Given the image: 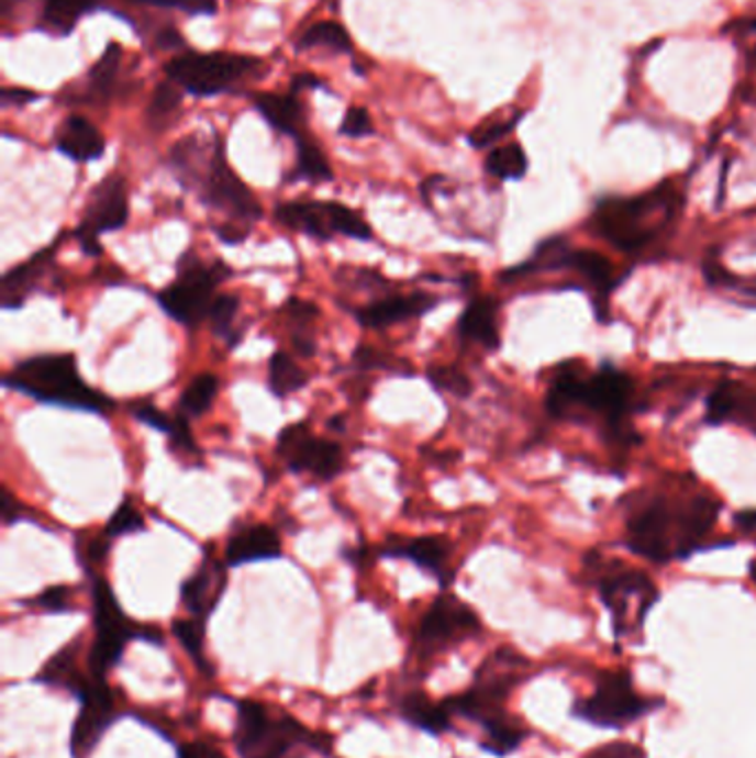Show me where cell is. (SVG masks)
Segmentation results:
<instances>
[{"label":"cell","mask_w":756,"mask_h":758,"mask_svg":"<svg viewBox=\"0 0 756 758\" xmlns=\"http://www.w3.org/2000/svg\"><path fill=\"white\" fill-rule=\"evenodd\" d=\"M721 501L701 483H659L627 497L625 544L655 564L688 559L703 548L719 515Z\"/></svg>","instance_id":"6da1fadb"},{"label":"cell","mask_w":756,"mask_h":758,"mask_svg":"<svg viewBox=\"0 0 756 758\" xmlns=\"http://www.w3.org/2000/svg\"><path fill=\"white\" fill-rule=\"evenodd\" d=\"M633 400V377L614 364H601L590 372L579 361H568L553 377L546 411L562 422H599L612 444L633 446L637 439L630 424Z\"/></svg>","instance_id":"7a4b0ae2"},{"label":"cell","mask_w":756,"mask_h":758,"mask_svg":"<svg viewBox=\"0 0 756 758\" xmlns=\"http://www.w3.org/2000/svg\"><path fill=\"white\" fill-rule=\"evenodd\" d=\"M681 209V189L662 182L646 193L599 200L590 215V228L625 256H640L672 231Z\"/></svg>","instance_id":"3957f363"},{"label":"cell","mask_w":756,"mask_h":758,"mask_svg":"<svg viewBox=\"0 0 756 758\" xmlns=\"http://www.w3.org/2000/svg\"><path fill=\"white\" fill-rule=\"evenodd\" d=\"M171 165L180 180L198 191L204 204L229 215L226 222L251 228L263 218V207L254 191L229 167L222 141L204 147L200 138L189 136L171 149Z\"/></svg>","instance_id":"277c9868"},{"label":"cell","mask_w":756,"mask_h":758,"mask_svg":"<svg viewBox=\"0 0 756 758\" xmlns=\"http://www.w3.org/2000/svg\"><path fill=\"white\" fill-rule=\"evenodd\" d=\"M5 387L36 402L87 413L113 411V400L80 377L76 355L49 353L19 361L5 377Z\"/></svg>","instance_id":"5b68a950"},{"label":"cell","mask_w":756,"mask_h":758,"mask_svg":"<svg viewBox=\"0 0 756 758\" xmlns=\"http://www.w3.org/2000/svg\"><path fill=\"white\" fill-rule=\"evenodd\" d=\"M594 575L599 597L614 618L616 635H621L623 629L640 627L659 599L653 579L646 572L627 568L616 559H594Z\"/></svg>","instance_id":"8992f818"},{"label":"cell","mask_w":756,"mask_h":758,"mask_svg":"<svg viewBox=\"0 0 756 758\" xmlns=\"http://www.w3.org/2000/svg\"><path fill=\"white\" fill-rule=\"evenodd\" d=\"M231 276L224 263L204 265L193 253H185L178 263V278L158 293L163 311L185 326H196L209 317L215 289Z\"/></svg>","instance_id":"52a82bcc"},{"label":"cell","mask_w":756,"mask_h":758,"mask_svg":"<svg viewBox=\"0 0 756 758\" xmlns=\"http://www.w3.org/2000/svg\"><path fill=\"white\" fill-rule=\"evenodd\" d=\"M260 69V60L237 54H180L167 63L169 80L178 82L185 91L209 98L229 91L233 85Z\"/></svg>","instance_id":"ba28073f"},{"label":"cell","mask_w":756,"mask_h":758,"mask_svg":"<svg viewBox=\"0 0 756 758\" xmlns=\"http://www.w3.org/2000/svg\"><path fill=\"white\" fill-rule=\"evenodd\" d=\"M651 710V703L642 699L627 675L601 677L594 694L577 705L579 718L597 727H625Z\"/></svg>","instance_id":"9c48e42d"},{"label":"cell","mask_w":756,"mask_h":758,"mask_svg":"<svg viewBox=\"0 0 756 758\" xmlns=\"http://www.w3.org/2000/svg\"><path fill=\"white\" fill-rule=\"evenodd\" d=\"M278 455L293 472H311L318 479H333L344 468V450L337 442L313 437L309 424L298 422L282 428Z\"/></svg>","instance_id":"30bf717a"},{"label":"cell","mask_w":756,"mask_h":758,"mask_svg":"<svg viewBox=\"0 0 756 758\" xmlns=\"http://www.w3.org/2000/svg\"><path fill=\"white\" fill-rule=\"evenodd\" d=\"M74 696L80 699L82 707L71 729V754L74 758H87L100 736L109 729V725L115 721V707L113 696L104 683V679L91 677L85 679L74 688Z\"/></svg>","instance_id":"8fae6325"},{"label":"cell","mask_w":756,"mask_h":758,"mask_svg":"<svg viewBox=\"0 0 756 758\" xmlns=\"http://www.w3.org/2000/svg\"><path fill=\"white\" fill-rule=\"evenodd\" d=\"M130 220V196L127 182L122 176H109L87 198V207L82 213V222L76 233L100 235L109 231H118Z\"/></svg>","instance_id":"7c38bea8"},{"label":"cell","mask_w":756,"mask_h":758,"mask_svg":"<svg viewBox=\"0 0 756 758\" xmlns=\"http://www.w3.org/2000/svg\"><path fill=\"white\" fill-rule=\"evenodd\" d=\"M479 629V618L470 605L444 594L440 597L420 625V639L426 644H446L464 639Z\"/></svg>","instance_id":"4fadbf2b"},{"label":"cell","mask_w":756,"mask_h":758,"mask_svg":"<svg viewBox=\"0 0 756 758\" xmlns=\"http://www.w3.org/2000/svg\"><path fill=\"white\" fill-rule=\"evenodd\" d=\"M562 269L575 271L581 282L592 291V302L597 306V317L605 320V309H608V298L612 289L619 285L621 278H616L614 267L610 260H605L601 253L590 250V248H572L568 246Z\"/></svg>","instance_id":"5bb4252c"},{"label":"cell","mask_w":756,"mask_h":758,"mask_svg":"<svg viewBox=\"0 0 756 758\" xmlns=\"http://www.w3.org/2000/svg\"><path fill=\"white\" fill-rule=\"evenodd\" d=\"M437 298L431 293H411V296H391L377 300L355 313L357 322L364 328H387L398 322L420 317L437 306Z\"/></svg>","instance_id":"9a60e30c"},{"label":"cell","mask_w":756,"mask_h":758,"mask_svg":"<svg viewBox=\"0 0 756 758\" xmlns=\"http://www.w3.org/2000/svg\"><path fill=\"white\" fill-rule=\"evenodd\" d=\"M226 588V570L218 559H204V564L182 583V605L198 618H204L215 610Z\"/></svg>","instance_id":"2e32d148"},{"label":"cell","mask_w":756,"mask_h":758,"mask_svg":"<svg viewBox=\"0 0 756 758\" xmlns=\"http://www.w3.org/2000/svg\"><path fill=\"white\" fill-rule=\"evenodd\" d=\"M282 555L280 535L271 526H248L235 533L224 550V561L231 568L256 564V561H271Z\"/></svg>","instance_id":"e0dca14e"},{"label":"cell","mask_w":756,"mask_h":758,"mask_svg":"<svg viewBox=\"0 0 756 758\" xmlns=\"http://www.w3.org/2000/svg\"><path fill=\"white\" fill-rule=\"evenodd\" d=\"M54 145L60 154L76 163H91L102 158L104 154V138L98 126L82 115H69L56 130Z\"/></svg>","instance_id":"ac0fdd59"},{"label":"cell","mask_w":756,"mask_h":758,"mask_svg":"<svg viewBox=\"0 0 756 758\" xmlns=\"http://www.w3.org/2000/svg\"><path fill=\"white\" fill-rule=\"evenodd\" d=\"M93 599V625L98 637H113L122 642L138 639L141 625L124 614L113 597L111 586L104 579H96L91 588Z\"/></svg>","instance_id":"d6986e66"},{"label":"cell","mask_w":756,"mask_h":758,"mask_svg":"<svg viewBox=\"0 0 756 758\" xmlns=\"http://www.w3.org/2000/svg\"><path fill=\"white\" fill-rule=\"evenodd\" d=\"M497 315H499V304L494 298L479 296V298L470 300L466 311L459 317L462 339L479 344L486 350H497L501 344Z\"/></svg>","instance_id":"ffe728a7"},{"label":"cell","mask_w":756,"mask_h":758,"mask_svg":"<svg viewBox=\"0 0 756 758\" xmlns=\"http://www.w3.org/2000/svg\"><path fill=\"white\" fill-rule=\"evenodd\" d=\"M276 218L280 224L322 242H329L335 235L333 224H331L329 202H318V200L285 202V204H278Z\"/></svg>","instance_id":"44dd1931"},{"label":"cell","mask_w":756,"mask_h":758,"mask_svg":"<svg viewBox=\"0 0 756 758\" xmlns=\"http://www.w3.org/2000/svg\"><path fill=\"white\" fill-rule=\"evenodd\" d=\"M387 557H404L418 564L420 568L433 572L440 577L442 586H448L451 572L446 570L448 557H451V544L446 537L433 535V537H418L413 542H402V544H389L385 550Z\"/></svg>","instance_id":"7402d4cb"},{"label":"cell","mask_w":756,"mask_h":758,"mask_svg":"<svg viewBox=\"0 0 756 758\" xmlns=\"http://www.w3.org/2000/svg\"><path fill=\"white\" fill-rule=\"evenodd\" d=\"M52 253L54 248L41 250L30 263L19 265L5 274L3 285H0V291H3L0 304H3V309L14 311L25 304V300L36 291V285L45 278V271L52 265Z\"/></svg>","instance_id":"603a6c76"},{"label":"cell","mask_w":756,"mask_h":758,"mask_svg":"<svg viewBox=\"0 0 756 758\" xmlns=\"http://www.w3.org/2000/svg\"><path fill=\"white\" fill-rule=\"evenodd\" d=\"M256 109L265 115V120L274 126V130L293 136L296 141L304 136V104L296 96H282V93H256L254 96Z\"/></svg>","instance_id":"cb8c5ba5"},{"label":"cell","mask_w":756,"mask_h":758,"mask_svg":"<svg viewBox=\"0 0 756 758\" xmlns=\"http://www.w3.org/2000/svg\"><path fill=\"white\" fill-rule=\"evenodd\" d=\"M274 721L269 718L267 710L254 701L237 703V729H235V747L242 758H254L263 743L267 740Z\"/></svg>","instance_id":"d4e9b609"},{"label":"cell","mask_w":756,"mask_h":758,"mask_svg":"<svg viewBox=\"0 0 756 758\" xmlns=\"http://www.w3.org/2000/svg\"><path fill=\"white\" fill-rule=\"evenodd\" d=\"M309 384V375L285 350L274 353L269 361V389L276 398H289Z\"/></svg>","instance_id":"484cf974"},{"label":"cell","mask_w":756,"mask_h":758,"mask_svg":"<svg viewBox=\"0 0 756 758\" xmlns=\"http://www.w3.org/2000/svg\"><path fill=\"white\" fill-rule=\"evenodd\" d=\"M100 5V0H45L43 25L56 34H69L76 23L91 10Z\"/></svg>","instance_id":"4316f807"},{"label":"cell","mask_w":756,"mask_h":758,"mask_svg":"<svg viewBox=\"0 0 756 758\" xmlns=\"http://www.w3.org/2000/svg\"><path fill=\"white\" fill-rule=\"evenodd\" d=\"M218 391H220V379L213 372H202L193 377L189 387L180 395L178 413L185 415L187 420L204 415L213 406Z\"/></svg>","instance_id":"83f0119b"},{"label":"cell","mask_w":756,"mask_h":758,"mask_svg":"<svg viewBox=\"0 0 756 758\" xmlns=\"http://www.w3.org/2000/svg\"><path fill=\"white\" fill-rule=\"evenodd\" d=\"M402 716L415 725L422 727L431 734H440L448 729V710L446 705H433L429 696L424 694H409L402 703Z\"/></svg>","instance_id":"f1b7e54d"},{"label":"cell","mask_w":756,"mask_h":758,"mask_svg":"<svg viewBox=\"0 0 756 758\" xmlns=\"http://www.w3.org/2000/svg\"><path fill=\"white\" fill-rule=\"evenodd\" d=\"M296 47H298V52H307V49H331L335 54H351L353 52V43H351L346 30L333 21L311 25L298 38Z\"/></svg>","instance_id":"f546056e"},{"label":"cell","mask_w":756,"mask_h":758,"mask_svg":"<svg viewBox=\"0 0 756 758\" xmlns=\"http://www.w3.org/2000/svg\"><path fill=\"white\" fill-rule=\"evenodd\" d=\"M486 171L497 180H522L529 171L526 152L518 143L494 147L486 158Z\"/></svg>","instance_id":"4dcf8cb0"},{"label":"cell","mask_w":756,"mask_h":758,"mask_svg":"<svg viewBox=\"0 0 756 758\" xmlns=\"http://www.w3.org/2000/svg\"><path fill=\"white\" fill-rule=\"evenodd\" d=\"M80 675L76 672V644L63 648L58 655H54L43 672L36 677L38 683H45L49 688H67L74 692V688L80 683Z\"/></svg>","instance_id":"1f68e13d"},{"label":"cell","mask_w":756,"mask_h":758,"mask_svg":"<svg viewBox=\"0 0 756 758\" xmlns=\"http://www.w3.org/2000/svg\"><path fill=\"white\" fill-rule=\"evenodd\" d=\"M298 176L309 182H331L333 169L324 152L307 136L298 138Z\"/></svg>","instance_id":"d6a6232c"},{"label":"cell","mask_w":756,"mask_h":758,"mask_svg":"<svg viewBox=\"0 0 756 758\" xmlns=\"http://www.w3.org/2000/svg\"><path fill=\"white\" fill-rule=\"evenodd\" d=\"M426 375H429V382L442 393H448V395L459 398V400H464L472 393V382L468 379V375L457 366L437 364V366H431Z\"/></svg>","instance_id":"836d02e7"},{"label":"cell","mask_w":756,"mask_h":758,"mask_svg":"<svg viewBox=\"0 0 756 758\" xmlns=\"http://www.w3.org/2000/svg\"><path fill=\"white\" fill-rule=\"evenodd\" d=\"M122 63V49L118 43H111L104 54L100 56V60L91 67L89 71V80H91V89L98 91L102 98L109 96V91L115 85V76Z\"/></svg>","instance_id":"e575fe53"},{"label":"cell","mask_w":756,"mask_h":758,"mask_svg":"<svg viewBox=\"0 0 756 758\" xmlns=\"http://www.w3.org/2000/svg\"><path fill=\"white\" fill-rule=\"evenodd\" d=\"M182 91L185 89L174 80L158 85V89L154 91L149 111H147V118L154 126H165L167 120L178 111V107L182 102Z\"/></svg>","instance_id":"d590c367"},{"label":"cell","mask_w":756,"mask_h":758,"mask_svg":"<svg viewBox=\"0 0 756 758\" xmlns=\"http://www.w3.org/2000/svg\"><path fill=\"white\" fill-rule=\"evenodd\" d=\"M237 313H240V298L237 296H229V293L215 296V300L211 304V311H209V320H211L213 331L220 337H226L229 346H235L233 328H235Z\"/></svg>","instance_id":"8d00e7d4"},{"label":"cell","mask_w":756,"mask_h":758,"mask_svg":"<svg viewBox=\"0 0 756 758\" xmlns=\"http://www.w3.org/2000/svg\"><path fill=\"white\" fill-rule=\"evenodd\" d=\"M329 211H331V224H333L335 233L346 235V237H355V239H364V242L373 239V228L366 224V220L357 211H353L340 202H329Z\"/></svg>","instance_id":"74e56055"},{"label":"cell","mask_w":756,"mask_h":758,"mask_svg":"<svg viewBox=\"0 0 756 758\" xmlns=\"http://www.w3.org/2000/svg\"><path fill=\"white\" fill-rule=\"evenodd\" d=\"M483 727L488 729V740L483 743V747L497 756L513 751L522 740V732L503 718H488L483 721Z\"/></svg>","instance_id":"f35d334b"},{"label":"cell","mask_w":756,"mask_h":758,"mask_svg":"<svg viewBox=\"0 0 756 758\" xmlns=\"http://www.w3.org/2000/svg\"><path fill=\"white\" fill-rule=\"evenodd\" d=\"M703 271H705V280L712 287H716V289H732L738 296H747V298L756 300V280H752V278H736L719 260H712V258L705 263Z\"/></svg>","instance_id":"ab89813d"},{"label":"cell","mask_w":756,"mask_h":758,"mask_svg":"<svg viewBox=\"0 0 756 758\" xmlns=\"http://www.w3.org/2000/svg\"><path fill=\"white\" fill-rule=\"evenodd\" d=\"M174 635L182 644V648L191 655V659L202 661V646H204V618H176Z\"/></svg>","instance_id":"60d3db41"},{"label":"cell","mask_w":756,"mask_h":758,"mask_svg":"<svg viewBox=\"0 0 756 758\" xmlns=\"http://www.w3.org/2000/svg\"><path fill=\"white\" fill-rule=\"evenodd\" d=\"M520 118H522V113H518V115H513V118H507V120H490V122H483V124H479L477 130L468 136V143H470L475 149H486V147L499 143L501 138H507V136L515 130V126H518Z\"/></svg>","instance_id":"b9f144b4"},{"label":"cell","mask_w":756,"mask_h":758,"mask_svg":"<svg viewBox=\"0 0 756 758\" xmlns=\"http://www.w3.org/2000/svg\"><path fill=\"white\" fill-rule=\"evenodd\" d=\"M145 531V520L143 515L134 509V505L130 501H124L120 509L111 515V520L107 522V528H104V535H109L111 539L115 537H122V535H134V533H141Z\"/></svg>","instance_id":"7bdbcfd3"},{"label":"cell","mask_w":756,"mask_h":758,"mask_svg":"<svg viewBox=\"0 0 756 758\" xmlns=\"http://www.w3.org/2000/svg\"><path fill=\"white\" fill-rule=\"evenodd\" d=\"M353 357H355V364L359 368H382V370H393V372H411L409 361L398 359V357L377 350V348L359 346Z\"/></svg>","instance_id":"ee69618b"},{"label":"cell","mask_w":756,"mask_h":758,"mask_svg":"<svg viewBox=\"0 0 756 758\" xmlns=\"http://www.w3.org/2000/svg\"><path fill=\"white\" fill-rule=\"evenodd\" d=\"M141 5L152 8H165V10H178L189 16H211L218 12V0H134Z\"/></svg>","instance_id":"f6af8a7d"},{"label":"cell","mask_w":756,"mask_h":758,"mask_svg":"<svg viewBox=\"0 0 756 758\" xmlns=\"http://www.w3.org/2000/svg\"><path fill=\"white\" fill-rule=\"evenodd\" d=\"M375 132L373 120L364 107H351L342 120L340 134L346 138H366Z\"/></svg>","instance_id":"bcb514c9"},{"label":"cell","mask_w":756,"mask_h":758,"mask_svg":"<svg viewBox=\"0 0 756 758\" xmlns=\"http://www.w3.org/2000/svg\"><path fill=\"white\" fill-rule=\"evenodd\" d=\"M285 311L293 331H311V324L320 317V309L313 302L298 300V298H291Z\"/></svg>","instance_id":"7dc6e473"},{"label":"cell","mask_w":756,"mask_h":758,"mask_svg":"<svg viewBox=\"0 0 756 758\" xmlns=\"http://www.w3.org/2000/svg\"><path fill=\"white\" fill-rule=\"evenodd\" d=\"M132 413H134V417L138 422H143V424H147V426H152L156 431H163V433H169L171 426H174V420H176V417L171 420L165 411H160L152 402H136V404H132Z\"/></svg>","instance_id":"c3c4849f"},{"label":"cell","mask_w":756,"mask_h":758,"mask_svg":"<svg viewBox=\"0 0 756 758\" xmlns=\"http://www.w3.org/2000/svg\"><path fill=\"white\" fill-rule=\"evenodd\" d=\"M34 605H38L47 612H67V610H71V588L52 586L34 599Z\"/></svg>","instance_id":"681fc988"},{"label":"cell","mask_w":756,"mask_h":758,"mask_svg":"<svg viewBox=\"0 0 756 758\" xmlns=\"http://www.w3.org/2000/svg\"><path fill=\"white\" fill-rule=\"evenodd\" d=\"M167 437H169L174 450H180V453H198L196 439H193L191 428H189V420H187L185 415H178V417L174 420V426H171V431L167 433Z\"/></svg>","instance_id":"f907efd6"},{"label":"cell","mask_w":756,"mask_h":758,"mask_svg":"<svg viewBox=\"0 0 756 758\" xmlns=\"http://www.w3.org/2000/svg\"><path fill=\"white\" fill-rule=\"evenodd\" d=\"M38 98L41 96L32 89H23V87H5L3 89V104L5 107H25Z\"/></svg>","instance_id":"816d5d0a"},{"label":"cell","mask_w":756,"mask_h":758,"mask_svg":"<svg viewBox=\"0 0 756 758\" xmlns=\"http://www.w3.org/2000/svg\"><path fill=\"white\" fill-rule=\"evenodd\" d=\"M644 754L635 747V745H627V743H614L610 747L599 749L597 754H592L590 758H642Z\"/></svg>","instance_id":"f5cc1de1"},{"label":"cell","mask_w":756,"mask_h":758,"mask_svg":"<svg viewBox=\"0 0 756 758\" xmlns=\"http://www.w3.org/2000/svg\"><path fill=\"white\" fill-rule=\"evenodd\" d=\"M0 511H3L5 524H14L21 517V503L12 497V492L8 488L3 490V499H0Z\"/></svg>","instance_id":"db71d44e"},{"label":"cell","mask_w":756,"mask_h":758,"mask_svg":"<svg viewBox=\"0 0 756 758\" xmlns=\"http://www.w3.org/2000/svg\"><path fill=\"white\" fill-rule=\"evenodd\" d=\"M109 542H111L109 535L98 537V539H89V542H87L85 557H87L89 561H102V559L107 557V553H109Z\"/></svg>","instance_id":"11a10c76"},{"label":"cell","mask_w":756,"mask_h":758,"mask_svg":"<svg viewBox=\"0 0 756 758\" xmlns=\"http://www.w3.org/2000/svg\"><path fill=\"white\" fill-rule=\"evenodd\" d=\"M158 45L163 49H178L180 45H185V41H182V36L176 30H167V32H163L158 36Z\"/></svg>","instance_id":"9f6ffc18"},{"label":"cell","mask_w":756,"mask_h":758,"mask_svg":"<svg viewBox=\"0 0 756 758\" xmlns=\"http://www.w3.org/2000/svg\"><path fill=\"white\" fill-rule=\"evenodd\" d=\"M291 87H293V91H300V89H318V87H322V80L315 78V76H311V74H300V76L293 78Z\"/></svg>","instance_id":"6f0895ef"},{"label":"cell","mask_w":756,"mask_h":758,"mask_svg":"<svg viewBox=\"0 0 756 758\" xmlns=\"http://www.w3.org/2000/svg\"><path fill=\"white\" fill-rule=\"evenodd\" d=\"M734 524H736L738 528H743V531H752V528H756V511H745V513H738V515L734 517Z\"/></svg>","instance_id":"680465c9"},{"label":"cell","mask_w":756,"mask_h":758,"mask_svg":"<svg viewBox=\"0 0 756 758\" xmlns=\"http://www.w3.org/2000/svg\"><path fill=\"white\" fill-rule=\"evenodd\" d=\"M178 758H204V754H202V749H196V747H187V745H182V747L178 749Z\"/></svg>","instance_id":"91938a15"},{"label":"cell","mask_w":756,"mask_h":758,"mask_svg":"<svg viewBox=\"0 0 756 758\" xmlns=\"http://www.w3.org/2000/svg\"><path fill=\"white\" fill-rule=\"evenodd\" d=\"M202 754H204V758H224L215 747H202Z\"/></svg>","instance_id":"94428289"},{"label":"cell","mask_w":756,"mask_h":758,"mask_svg":"<svg viewBox=\"0 0 756 758\" xmlns=\"http://www.w3.org/2000/svg\"><path fill=\"white\" fill-rule=\"evenodd\" d=\"M747 25H749V30H754V32H756V19H754V21H749Z\"/></svg>","instance_id":"6125c7cd"},{"label":"cell","mask_w":756,"mask_h":758,"mask_svg":"<svg viewBox=\"0 0 756 758\" xmlns=\"http://www.w3.org/2000/svg\"><path fill=\"white\" fill-rule=\"evenodd\" d=\"M263 758H289V756H263Z\"/></svg>","instance_id":"be15d7a7"},{"label":"cell","mask_w":756,"mask_h":758,"mask_svg":"<svg viewBox=\"0 0 756 758\" xmlns=\"http://www.w3.org/2000/svg\"><path fill=\"white\" fill-rule=\"evenodd\" d=\"M752 577H754V581H756V566H752Z\"/></svg>","instance_id":"e7e4bbea"}]
</instances>
